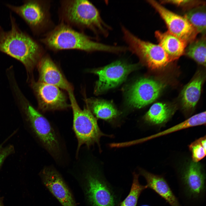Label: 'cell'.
I'll return each instance as SVG.
<instances>
[{"mask_svg":"<svg viewBox=\"0 0 206 206\" xmlns=\"http://www.w3.org/2000/svg\"><path fill=\"white\" fill-rule=\"evenodd\" d=\"M81 167L74 176L82 191L86 206H119L123 189L110 183L97 167Z\"/></svg>","mask_w":206,"mask_h":206,"instance_id":"obj_1","label":"cell"},{"mask_svg":"<svg viewBox=\"0 0 206 206\" xmlns=\"http://www.w3.org/2000/svg\"><path fill=\"white\" fill-rule=\"evenodd\" d=\"M11 28L5 31L0 26V52L21 62L27 71H32L45 54L41 45L19 27L10 13Z\"/></svg>","mask_w":206,"mask_h":206,"instance_id":"obj_2","label":"cell"},{"mask_svg":"<svg viewBox=\"0 0 206 206\" xmlns=\"http://www.w3.org/2000/svg\"><path fill=\"white\" fill-rule=\"evenodd\" d=\"M40 41L54 51L76 49L88 52L102 51L114 53L124 52L123 46H112L93 40L82 32L62 23L45 34Z\"/></svg>","mask_w":206,"mask_h":206,"instance_id":"obj_3","label":"cell"},{"mask_svg":"<svg viewBox=\"0 0 206 206\" xmlns=\"http://www.w3.org/2000/svg\"><path fill=\"white\" fill-rule=\"evenodd\" d=\"M60 4L62 23L71 27L89 29L96 35H108L110 27L104 22L98 9L90 1L63 0Z\"/></svg>","mask_w":206,"mask_h":206,"instance_id":"obj_4","label":"cell"},{"mask_svg":"<svg viewBox=\"0 0 206 206\" xmlns=\"http://www.w3.org/2000/svg\"><path fill=\"white\" fill-rule=\"evenodd\" d=\"M73 114V129L77 139L76 156L81 146L89 147L95 143L99 144L102 136H106L100 130L95 118L87 106L83 109L78 105L73 91L68 92Z\"/></svg>","mask_w":206,"mask_h":206,"instance_id":"obj_5","label":"cell"},{"mask_svg":"<svg viewBox=\"0 0 206 206\" xmlns=\"http://www.w3.org/2000/svg\"><path fill=\"white\" fill-rule=\"evenodd\" d=\"M23 2L20 6L9 4L6 5L24 20L34 35L45 34L54 28L50 12V2L36 0Z\"/></svg>","mask_w":206,"mask_h":206,"instance_id":"obj_6","label":"cell"},{"mask_svg":"<svg viewBox=\"0 0 206 206\" xmlns=\"http://www.w3.org/2000/svg\"><path fill=\"white\" fill-rule=\"evenodd\" d=\"M121 29L128 49L136 55L150 69H162L173 62L159 45L140 39L124 26L122 27Z\"/></svg>","mask_w":206,"mask_h":206,"instance_id":"obj_7","label":"cell"},{"mask_svg":"<svg viewBox=\"0 0 206 206\" xmlns=\"http://www.w3.org/2000/svg\"><path fill=\"white\" fill-rule=\"evenodd\" d=\"M26 113L32 130L43 148L56 161H60L61 144L49 121L29 104L27 106Z\"/></svg>","mask_w":206,"mask_h":206,"instance_id":"obj_8","label":"cell"},{"mask_svg":"<svg viewBox=\"0 0 206 206\" xmlns=\"http://www.w3.org/2000/svg\"><path fill=\"white\" fill-rule=\"evenodd\" d=\"M205 179L204 169L200 163L192 161L188 163L181 171L179 181L186 198L194 202L203 198Z\"/></svg>","mask_w":206,"mask_h":206,"instance_id":"obj_9","label":"cell"},{"mask_svg":"<svg viewBox=\"0 0 206 206\" xmlns=\"http://www.w3.org/2000/svg\"><path fill=\"white\" fill-rule=\"evenodd\" d=\"M137 66L136 64L118 60L100 68L91 70L99 77L94 89L95 94H98L120 84Z\"/></svg>","mask_w":206,"mask_h":206,"instance_id":"obj_10","label":"cell"},{"mask_svg":"<svg viewBox=\"0 0 206 206\" xmlns=\"http://www.w3.org/2000/svg\"><path fill=\"white\" fill-rule=\"evenodd\" d=\"M165 23L168 31L189 44L195 40L198 33L188 20L166 9L154 0H148Z\"/></svg>","mask_w":206,"mask_h":206,"instance_id":"obj_11","label":"cell"},{"mask_svg":"<svg viewBox=\"0 0 206 206\" xmlns=\"http://www.w3.org/2000/svg\"><path fill=\"white\" fill-rule=\"evenodd\" d=\"M161 81L148 78L139 79L129 89L127 101L132 106L140 108L154 101L165 87Z\"/></svg>","mask_w":206,"mask_h":206,"instance_id":"obj_12","label":"cell"},{"mask_svg":"<svg viewBox=\"0 0 206 206\" xmlns=\"http://www.w3.org/2000/svg\"><path fill=\"white\" fill-rule=\"evenodd\" d=\"M32 87L41 111L64 110L71 107L66 95L59 88L38 81L33 82Z\"/></svg>","mask_w":206,"mask_h":206,"instance_id":"obj_13","label":"cell"},{"mask_svg":"<svg viewBox=\"0 0 206 206\" xmlns=\"http://www.w3.org/2000/svg\"><path fill=\"white\" fill-rule=\"evenodd\" d=\"M40 175L44 185L62 206H77L71 190L61 175L54 167H44Z\"/></svg>","mask_w":206,"mask_h":206,"instance_id":"obj_14","label":"cell"},{"mask_svg":"<svg viewBox=\"0 0 206 206\" xmlns=\"http://www.w3.org/2000/svg\"><path fill=\"white\" fill-rule=\"evenodd\" d=\"M37 66L39 73L38 81L56 86L67 92L73 91V86L49 55L44 54Z\"/></svg>","mask_w":206,"mask_h":206,"instance_id":"obj_15","label":"cell"},{"mask_svg":"<svg viewBox=\"0 0 206 206\" xmlns=\"http://www.w3.org/2000/svg\"><path fill=\"white\" fill-rule=\"evenodd\" d=\"M140 175L145 179L147 188L154 190L168 203L170 206H181L165 179L162 176L139 169Z\"/></svg>","mask_w":206,"mask_h":206,"instance_id":"obj_16","label":"cell"},{"mask_svg":"<svg viewBox=\"0 0 206 206\" xmlns=\"http://www.w3.org/2000/svg\"><path fill=\"white\" fill-rule=\"evenodd\" d=\"M155 35L159 45L173 62L184 54L187 44L168 31L163 32L157 31Z\"/></svg>","mask_w":206,"mask_h":206,"instance_id":"obj_17","label":"cell"},{"mask_svg":"<svg viewBox=\"0 0 206 206\" xmlns=\"http://www.w3.org/2000/svg\"><path fill=\"white\" fill-rule=\"evenodd\" d=\"M204 77L199 73L183 89L181 94V102L183 108L186 110L193 109L200 96Z\"/></svg>","mask_w":206,"mask_h":206,"instance_id":"obj_18","label":"cell"},{"mask_svg":"<svg viewBox=\"0 0 206 206\" xmlns=\"http://www.w3.org/2000/svg\"><path fill=\"white\" fill-rule=\"evenodd\" d=\"M206 112H203L190 117L184 121L157 133L142 138L137 142H140L166 135L177 131L205 124Z\"/></svg>","mask_w":206,"mask_h":206,"instance_id":"obj_19","label":"cell"},{"mask_svg":"<svg viewBox=\"0 0 206 206\" xmlns=\"http://www.w3.org/2000/svg\"><path fill=\"white\" fill-rule=\"evenodd\" d=\"M172 110L166 104L161 102L154 104L144 117L147 123L160 125L165 123L172 114Z\"/></svg>","mask_w":206,"mask_h":206,"instance_id":"obj_20","label":"cell"},{"mask_svg":"<svg viewBox=\"0 0 206 206\" xmlns=\"http://www.w3.org/2000/svg\"><path fill=\"white\" fill-rule=\"evenodd\" d=\"M87 107L96 117L104 120H110L118 115L117 110L110 103L97 99L86 100Z\"/></svg>","mask_w":206,"mask_h":206,"instance_id":"obj_21","label":"cell"},{"mask_svg":"<svg viewBox=\"0 0 206 206\" xmlns=\"http://www.w3.org/2000/svg\"><path fill=\"white\" fill-rule=\"evenodd\" d=\"M205 4L196 6L186 11L184 17L202 36L206 35Z\"/></svg>","mask_w":206,"mask_h":206,"instance_id":"obj_22","label":"cell"},{"mask_svg":"<svg viewBox=\"0 0 206 206\" xmlns=\"http://www.w3.org/2000/svg\"><path fill=\"white\" fill-rule=\"evenodd\" d=\"M206 35L195 39L188 44L184 54L197 63L205 66L206 65Z\"/></svg>","mask_w":206,"mask_h":206,"instance_id":"obj_23","label":"cell"},{"mask_svg":"<svg viewBox=\"0 0 206 206\" xmlns=\"http://www.w3.org/2000/svg\"><path fill=\"white\" fill-rule=\"evenodd\" d=\"M139 174L134 172L130 192L128 195L120 203L119 206H137L139 198L142 192L147 188L146 186L140 184Z\"/></svg>","mask_w":206,"mask_h":206,"instance_id":"obj_24","label":"cell"},{"mask_svg":"<svg viewBox=\"0 0 206 206\" xmlns=\"http://www.w3.org/2000/svg\"><path fill=\"white\" fill-rule=\"evenodd\" d=\"M191 153L192 161L198 162L206 154V136L201 137L192 142L189 146Z\"/></svg>","mask_w":206,"mask_h":206,"instance_id":"obj_25","label":"cell"},{"mask_svg":"<svg viewBox=\"0 0 206 206\" xmlns=\"http://www.w3.org/2000/svg\"><path fill=\"white\" fill-rule=\"evenodd\" d=\"M162 3H170L181 7L187 10L196 6L205 4L203 1L199 0H162Z\"/></svg>","mask_w":206,"mask_h":206,"instance_id":"obj_26","label":"cell"},{"mask_svg":"<svg viewBox=\"0 0 206 206\" xmlns=\"http://www.w3.org/2000/svg\"><path fill=\"white\" fill-rule=\"evenodd\" d=\"M14 151V146L10 145L4 147L0 144V168L6 158Z\"/></svg>","mask_w":206,"mask_h":206,"instance_id":"obj_27","label":"cell"},{"mask_svg":"<svg viewBox=\"0 0 206 206\" xmlns=\"http://www.w3.org/2000/svg\"><path fill=\"white\" fill-rule=\"evenodd\" d=\"M140 206H150L149 205H142Z\"/></svg>","mask_w":206,"mask_h":206,"instance_id":"obj_28","label":"cell"},{"mask_svg":"<svg viewBox=\"0 0 206 206\" xmlns=\"http://www.w3.org/2000/svg\"><path fill=\"white\" fill-rule=\"evenodd\" d=\"M0 206H3L1 203V202L0 201Z\"/></svg>","mask_w":206,"mask_h":206,"instance_id":"obj_29","label":"cell"}]
</instances>
